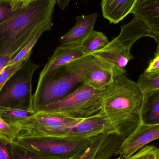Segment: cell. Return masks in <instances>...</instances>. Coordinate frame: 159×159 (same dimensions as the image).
I'll use <instances>...</instances> for the list:
<instances>
[{"label": "cell", "mask_w": 159, "mask_h": 159, "mask_svg": "<svg viewBox=\"0 0 159 159\" xmlns=\"http://www.w3.org/2000/svg\"><path fill=\"white\" fill-rule=\"evenodd\" d=\"M57 0H34L0 23V56L17 54L36 34L49 31Z\"/></svg>", "instance_id": "cell-1"}, {"label": "cell", "mask_w": 159, "mask_h": 159, "mask_svg": "<svg viewBox=\"0 0 159 159\" xmlns=\"http://www.w3.org/2000/svg\"><path fill=\"white\" fill-rule=\"evenodd\" d=\"M143 97L137 83L124 74L115 75L112 83L103 91L100 111L123 138L130 135L141 124Z\"/></svg>", "instance_id": "cell-2"}, {"label": "cell", "mask_w": 159, "mask_h": 159, "mask_svg": "<svg viewBox=\"0 0 159 159\" xmlns=\"http://www.w3.org/2000/svg\"><path fill=\"white\" fill-rule=\"evenodd\" d=\"M93 137L78 139L70 136H26L19 134L15 141L22 147L48 157L76 159L89 147Z\"/></svg>", "instance_id": "cell-3"}, {"label": "cell", "mask_w": 159, "mask_h": 159, "mask_svg": "<svg viewBox=\"0 0 159 159\" xmlns=\"http://www.w3.org/2000/svg\"><path fill=\"white\" fill-rule=\"evenodd\" d=\"M39 66L30 59L12 75L0 91V106L34 111L32 81Z\"/></svg>", "instance_id": "cell-4"}, {"label": "cell", "mask_w": 159, "mask_h": 159, "mask_svg": "<svg viewBox=\"0 0 159 159\" xmlns=\"http://www.w3.org/2000/svg\"><path fill=\"white\" fill-rule=\"evenodd\" d=\"M103 91L82 84L63 99L44 107L40 112L55 113L76 119L91 116L100 112Z\"/></svg>", "instance_id": "cell-5"}, {"label": "cell", "mask_w": 159, "mask_h": 159, "mask_svg": "<svg viewBox=\"0 0 159 159\" xmlns=\"http://www.w3.org/2000/svg\"><path fill=\"white\" fill-rule=\"evenodd\" d=\"M78 83L77 77L70 73L66 66L40 75L33 94L34 111L40 112L47 106L59 102L70 93Z\"/></svg>", "instance_id": "cell-6"}, {"label": "cell", "mask_w": 159, "mask_h": 159, "mask_svg": "<svg viewBox=\"0 0 159 159\" xmlns=\"http://www.w3.org/2000/svg\"><path fill=\"white\" fill-rule=\"evenodd\" d=\"M82 119L60 114L38 112L17 124L21 129L20 135L26 136H66L72 127Z\"/></svg>", "instance_id": "cell-7"}, {"label": "cell", "mask_w": 159, "mask_h": 159, "mask_svg": "<svg viewBox=\"0 0 159 159\" xmlns=\"http://www.w3.org/2000/svg\"><path fill=\"white\" fill-rule=\"evenodd\" d=\"M66 69L75 75L79 83L103 91L116 75L112 66L101 59L88 55L68 64Z\"/></svg>", "instance_id": "cell-8"}, {"label": "cell", "mask_w": 159, "mask_h": 159, "mask_svg": "<svg viewBox=\"0 0 159 159\" xmlns=\"http://www.w3.org/2000/svg\"><path fill=\"white\" fill-rule=\"evenodd\" d=\"M132 45L116 37L103 48L91 54L112 66L116 75L127 73L126 67L133 56L130 53Z\"/></svg>", "instance_id": "cell-9"}, {"label": "cell", "mask_w": 159, "mask_h": 159, "mask_svg": "<svg viewBox=\"0 0 159 159\" xmlns=\"http://www.w3.org/2000/svg\"><path fill=\"white\" fill-rule=\"evenodd\" d=\"M158 139L159 124L148 125L141 123L133 133L124 139L116 152L120 158L128 159L148 144Z\"/></svg>", "instance_id": "cell-10"}, {"label": "cell", "mask_w": 159, "mask_h": 159, "mask_svg": "<svg viewBox=\"0 0 159 159\" xmlns=\"http://www.w3.org/2000/svg\"><path fill=\"white\" fill-rule=\"evenodd\" d=\"M109 134H117L109 120L100 111L95 115L80 120L72 127L67 136L85 139Z\"/></svg>", "instance_id": "cell-11"}, {"label": "cell", "mask_w": 159, "mask_h": 159, "mask_svg": "<svg viewBox=\"0 0 159 159\" xmlns=\"http://www.w3.org/2000/svg\"><path fill=\"white\" fill-rule=\"evenodd\" d=\"M134 17L142 21L148 30L147 36L157 44L159 54V0H138L131 13Z\"/></svg>", "instance_id": "cell-12"}, {"label": "cell", "mask_w": 159, "mask_h": 159, "mask_svg": "<svg viewBox=\"0 0 159 159\" xmlns=\"http://www.w3.org/2000/svg\"><path fill=\"white\" fill-rule=\"evenodd\" d=\"M125 138L116 134L93 136L85 153L76 159H109L116 153Z\"/></svg>", "instance_id": "cell-13"}, {"label": "cell", "mask_w": 159, "mask_h": 159, "mask_svg": "<svg viewBox=\"0 0 159 159\" xmlns=\"http://www.w3.org/2000/svg\"><path fill=\"white\" fill-rule=\"evenodd\" d=\"M87 55L88 54L81 48L80 44L61 45L56 48L52 57L49 58L40 75H43L56 69L66 66Z\"/></svg>", "instance_id": "cell-14"}, {"label": "cell", "mask_w": 159, "mask_h": 159, "mask_svg": "<svg viewBox=\"0 0 159 159\" xmlns=\"http://www.w3.org/2000/svg\"><path fill=\"white\" fill-rule=\"evenodd\" d=\"M97 18L96 13L77 16L75 26L60 38L61 45L80 44L94 30L93 28Z\"/></svg>", "instance_id": "cell-15"}, {"label": "cell", "mask_w": 159, "mask_h": 159, "mask_svg": "<svg viewBox=\"0 0 159 159\" xmlns=\"http://www.w3.org/2000/svg\"><path fill=\"white\" fill-rule=\"evenodd\" d=\"M138 0H102L103 16L110 23L117 24L131 14Z\"/></svg>", "instance_id": "cell-16"}, {"label": "cell", "mask_w": 159, "mask_h": 159, "mask_svg": "<svg viewBox=\"0 0 159 159\" xmlns=\"http://www.w3.org/2000/svg\"><path fill=\"white\" fill-rule=\"evenodd\" d=\"M143 93L141 123L148 125L159 124V89L147 91Z\"/></svg>", "instance_id": "cell-17"}, {"label": "cell", "mask_w": 159, "mask_h": 159, "mask_svg": "<svg viewBox=\"0 0 159 159\" xmlns=\"http://www.w3.org/2000/svg\"><path fill=\"white\" fill-rule=\"evenodd\" d=\"M105 34L101 32L93 30L80 43L85 53L91 55L101 50L109 43Z\"/></svg>", "instance_id": "cell-18"}, {"label": "cell", "mask_w": 159, "mask_h": 159, "mask_svg": "<svg viewBox=\"0 0 159 159\" xmlns=\"http://www.w3.org/2000/svg\"><path fill=\"white\" fill-rule=\"evenodd\" d=\"M36 112L0 106V116L10 124H17Z\"/></svg>", "instance_id": "cell-19"}, {"label": "cell", "mask_w": 159, "mask_h": 159, "mask_svg": "<svg viewBox=\"0 0 159 159\" xmlns=\"http://www.w3.org/2000/svg\"><path fill=\"white\" fill-rule=\"evenodd\" d=\"M21 129L18 124H10L0 116V140L7 144H12L16 141Z\"/></svg>", "instance_id": "cell-20"}, {"label": "cell", "mask_w": 159, "mask_h": 159, "mask_svg": "<svg viewBox=\"0 0 159 159\" xmlns=\"http://www.w3.org/2000/svg\"><path fill=\"white\" fill-rule=\"evenodd\" d=\"M143 93L150 90L159 89V72L142 74L137 82Z\"/></svg>", "instance_id": "cell-21"}, {"label": "cell", "mask_w": 159, "mask_h": 159, "mask_svg": "<svg viewBox=\"0 0 159 159\" xmlns=\"http://www.w3.org/2000/svg\"><path fill=\"white\" fill-rule=\"evenodd\" d=\"M14 159H56L44 157L31 150L24 148L16 141L12 143Z\"/></svg>", "instance_id": "cell-22"}, {"label": "cell", "mask_w": 159, "mask_h": 159, "mask_svg": "<svg viewBox=\"0 0 159 159\" xmlns=\"http://www.w3.org/2000/svg\"><path fill=\"white\" fill-rule=\"evenodd\" d=\"M43 33H40L34 36L30 41L21 49V50L12 59L7 65H12L16 63L18 61L23 59L29 58L30 57L32 52L33 48L36 44L37 42L41 37Z\"/></svg>", "instance_id": "cell-23"}, {"label": "cell", "mask_w": 159, "mask_h": 159, "mask_svg": "<svg viewBox=\"0 0 159 159\" xmlns=\"http://www.w3.org/2000/svg\"><path fill=\"white\" fill-rule=\"evenodd\" d=\"M30 59H23L15 64L7 65L2 70L0 73V91L8 80Z\"/></svg>", "instance_id": "cell-24"}, {"label": "cell", "mask_w": 159, "mask_h": 159, "mask_svg": "<svg viewBox=\"0 0 159 159\" xmlns=\"http://www.w3.org/2000/svg\"><path fill=\"white\" fill-rule=\"evenodd\" d=\"M128 159H159V148L155 146H146Z\"/></svg>", "instance_id": "cell-25"}, {"label": "cell", "mask_w": 159, "mask_h": 159, "mask_svg": "<svg viewBox=\"0 0 159 159\" xmlns=\"http://www.w3.org/2000/svg\"><path fill=\"white\" fill-rule=\"evenodd\" d=\"M12 0H0V23L15 12L12 10Z\"/></svg>", "instance_id": "cell-26"}, {"label": "cell", "mask_w": 159, "mask_h": 159, "mask_svg": "<svg viewBox=\"0 0 159 159\" xmlns=\"http://www.w3.org/2000/svg\"><path fill=\"white\" fill-rule=\"evenodd\" d=\"M0 159H14L12 144H7L0 140Z\"/></svg>", "instance_id": "cell-27"}, {"label": "cell", "mask_w": 159, "mask_h": 159, "mask_svg": "<svg viewBox=\"0 0 159 159\" xmlns=\"http://www.w3.org/2000/svg\"><path fill=\"white\" fill-rule=\"evenodd\" d=\"M145 72L147 73L159 72V54L155 55V57L149 62V66Z\"/></svg>", "instance_id": "cell-28"}, {"label": "cell", "mask_w": 159, "mask_h": 159, "mask_svg": "<svg viewBox=\"0 0 159 159\" xmlns=\"http://www.w3.org/2000/svg\"><path fill=\"white\" fill-rule=\"evenodd\" d=\"M34 0H12V8L13 12L24 7Z\"/></svg>", "instance_id": "cell-29"}, {"label": "cell", "mask_w": 159, "mask_h": 159, "mask_svg": "<svg viewBox=\"0 0 159 159\" xmlns=\"http://www.w3.org/2000/svg\"><path fill=\"white\" fill-rule=\"evenodd\" d=\"M16 55V54H7L0 56V73Z\"/></svg>", "instance_id": "cell-30"}, {"label": "cell", "mask_w": 159, "mask_h": 159, "mask_svg": "<svg viewBox=\"0 0 159 159\" xmlns=\"http://www.w3.org/2000/svg\"><path fill=\"white\" fill-rule=\"evenodd\" d=\"M57 1L60 7L62 9H64L68 6L70 0H57Z\"/></svg>", "instance_id": "cell-31"}]
</instances>
